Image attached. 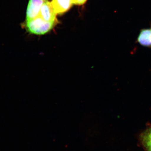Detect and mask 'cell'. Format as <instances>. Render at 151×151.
<instances>
[{
  "label": "cell",
  "instance_id": "obj_1",
  "mask_svg": "<svg viewBox=\"0 0 151 151\" xmlns=\"http://www.w3.org/2000/svg\"><path fill=\"white\" fill-rule=\"evenodd\" d=\"M57 22H47L40 17L26 20L25 27L30 33L37 35H43L52 29Z\"/></svg>",
  "mask_w": 151,
  "mask_h": 151
},
{
  "label": "cell",
  "instance_id": "obj_2",
  "mask_svg": "<svg viewBox=\"0 0 151 151\" xmlns=\"http://www.w3.org/2000/svg\"><path fill=\"white\" fill-rule=\"evenodd\" d=\"M48 0H29L27 9L26 20L37 17L42 6Z\"/></svg>",
  "mask_w": 151,
  "mask_h": 151
},
{
  "label": "cell",
  "instance_id": "obj_3",
  "mask_svg": "<svg viewBox=\"0 0 151 151\" xmlns=\"http://www.w3.org/2000/svg\"><path fill=\"white\" fill-rule=\"evenodd\" d=\"M56 15L51 2L47 1L42 6L38 16L40 17L46 21L54 22H57Z\"/></svg>",
  "mask_w": 151,
  "mask_h": 151
},
{
  "label": "cell",
  "instance_id": "obj_4",
  "mask_svg": "<svg viewBox=\"0 0 151 151\" xmlns=\"http://www.w3.org/2000/svg\"><path fill=\"white\" fill-rule=\"evenodd\" d=\"M52 5L57 14H62L70 9L72 6L71 0H52Z\"/></svg>",
  "mask_w": 151,
  "mask_h": 151
},
{
  "label": "cell",
  "instance_id": "obj_5",
  "mask_svg": "<svg viewBox=\"0 0 151 151\" xmlns=\"http://www.w3.org/2000/svg\"><path fill=\"white\" fill-rule=\"evenodd\" d=\"M137 41L142 46L151 48V28L141 30L138 36Z\"/></svg>",
  "mask_w": 151,
  "mask_h": 151
},
{
  "label": "cell",
  "instance_id": "obj_6",
  "mask_svg": "<svg viewBox=\"0 0 151 151\" xmlns=\"http://www.w3.org/2000/svg\"><path fill=\"white\" fill-rule=\"evenodd\" d=\"M139 140L145 151H151V127L147 128L140 135Z\"/></svg>",
  "mask_w": 151,
  "mask_h": 151
},
{
  "label": "cell",
  "instance_id": "obj_7",
  "mask_svg": "<svg viewBox=\"0 0 151 151\" xmlns=\"http://www.w3.org/2000/svg\"><path fill=\"white\" fill-rule=\"evenodd\" d=\"M72 4L76 5H82L86 2L87 0H71Z\"/></svg>",
  "mask_w": 151,
  "mask_h": 151
}]
</instances>
